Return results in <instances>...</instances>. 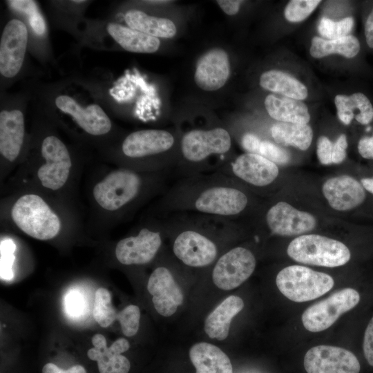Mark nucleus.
I'll use <instances>...</instances> for the list:
<instances>
[{
  "mask_svg": "<svg viewBox=\"0 0 373 373\" xmlns=\"http://www.w3.org/2000/svg\"><path fill=\"white\" fill-rule=\"evenodd\" d=\"M236 180L218 172L182 177L164 197L166 213L189 212L225 220L242 213L249 198Z\"/></svg>",
  "mask_w": 373,
  "mask_h": 373,
  "instance_id": "1",
  "label": "nucleus"
},
{
  "mask_svg": "<svg viewBox=\"0 0 373 373\" xmlns=\"http://www.w3.org/2000/svg\"><path fill=\"white\" fill-rule=\"evenodd\" d=\"M163 222L173 237L174 256L184 265L201 268L212 265L219 254L214 234L229 229L232 220L189 212L167 214Z\"/></svg>",
  "mask_w": 373,
  "mask_h": 373,
  "instance_id": "2",
  "label": "nucleus"
},
{
  "mask_svg": "<svg viewBox=\"0 0 373 373\" xmlns=\"http://www.w3.org/2000/svg\"><path fill=\"white\" fill-rule=\"evenodd\" d=\"M231 147V137L224 128L193 129L180 141V159L176 171L182 177L207 173V161L214 155H222Z\"/></svg>",
  "mask_w": 373,
  "mask_h": 373,
  "instance_id": "3",
  "label": "nucleus"
},
{
  "mask_svg": "<svg viewBox=\"0 0 373 373\" xmlns=\"http://www.w3.org/2000/svg\"><path fill=\"white\" fill-rule=\"evenodd\" d=\"M287 253L298 262L327 267L344 265L351 257L350 249L342 242L317 234L294 238Z\"/></svg>",
  "mask_w": 373,
  "mask_h": 373,
  "instance_id": "4",
  "label": "nucleus"
},
{
  "mask_svg": "<svg viewBox=\"0 0 373 373\" xmlns=\"http://www.w3.org/2000/svg\"><path fill=\"white\" fill-rule=\"evenodd\" d=\"M12 218L21 231L38 240L53 238L60 230L59 218L37 195L19 198L12 207Z\"/></svg>",
  "mask_w": 373,
  "mask_h": 373,
  "instance_id": "5",
  "label": "nucleus"
},
{
  "mask_svg": "<svg viewBox=\"0 0 373 373\" xmlns=\"http://www.w3.org/2000/svg\"><path fill=\"white\" fill-rule=\"evenodd\" d=\"M276 283L286 298L296 303H303L328 292L333 287L334 280L325 273L301 265H291L278 272Z\"/></svg>",
  "mask_w": 373,
  "mask_h": 373,
  "instance_id": "6",
  "label": "nucleus"
},
{
  "mask_svg": "<svg viewBox=\"0 0 373 373\" xmlns=\"http://www.w3.org/2000/svg\"><path fill=\"white\" fill-rule=\"evenodd\" d=\"M143 180L135 171L121 169L108 173L94 187L93 194L103 209L116 211L133 202L140 193Z\"/></svg>",
  "mask_w": 373,
  "mask_h": 373,
  "instance_id": "7",
  "label": "nucleus"
},
{
  "mask_svg": "<svg viewBox=\"0 0 373 373\" xmlns=\"http://www.w3.org/2000/svg\"><path fill=\"white\" fill-rule=\"evenodd\" d=\"M360 301L358 292L353 288L335 291L327 298L309 307L302 314L304 327L312 332L324 331L344 313L352 309Z\"/></svg>",
  "mask_w": 373,
  "mask_h": 373,
  "instance_id": "8",
  "label": "nucleus"
},
{
  "mask_svg": "<svg viewBox=\"0 0 373 373\" xmlns=\"http://www.w3.org/2000/svg\"><path fill=\"white\" fill-rule=\"evenodd\" d=\"M256 266V259L251 250L235 247L216 260L212 269V280L218 288L231 290L246 281Z\"/></svg>",
  "mask_w": 373,
  "mask_h": 373,
  "instance_id": "9",
  "label": "nucleus"
},
{
  "mask_svg": "<svg viewBox=\"0 0 373 373\" xmlns=\"http://www.w3.org/2000/svg\"><path fill=\"white\" fill-rule=\"evenodd\" d=\"M215 172L255 187H265L276 180L279 169L276 164L260 155L245 153L224 162Z\"/></svg>",
  "mask_w": 373,
  "mask_h": 373,
  "instance_id": "10",
  "label": "nucleus"
},
{
  "mask_svg": "<svg viewBox=\"0 0 373 373\" xmlns=\"http://www.w3.org/2000/svg\"><path fill=\"white\" fill-rule=\"evenodd\" d=\"M303 365L307 373H359L361 369L352 352L325 345L309 349L304 356Z\"/></svg>",
  "mask_w": 373,
  "mask_h": 373,
  "instance_id": "11",
  "label": "nucleus"
},
{
  "mask_svg": "<svg viewBox=\"0 0 373 373\" xmlns=\"http://www.w3.org/2000/svg\"><path fill=\"white\" fill-rule=\"evenodd\" d=\"M41 155L46 163L38 169V178L44 187L57 190L65 184L70 173L69 152L59 138L50 135L42 142Z\"/></svg>",
  "mask_w": 373,
  "mask_h": 373,
  "instance_id": "12",
  "label": "nucleus"
},
{
  "mask_svg": "<svg viewBox=\"0 0 373 373\" xmlns=\"http://www.w3.org/2000/svg\"><path fill=\"white\" fill-rule=\"evenodd\" d=\"M162 245V231L144 227L136 236L119 240L115 247V256L122 265H144L155 258Z\"/></svg>",
  "mask_w": 373,
  "mask_h": 373,
  "instance_id": "13",
  "label": "nucleus"
},
{
  "mask_svg": "<svg viewBox=\"0 0 373 373\" xmlns=\"http://www.w3.org/2000/svg\"><path fill=\"white\" fill-rule=\"evenodd\" d=\"M265 220L272 233L282 236L301 235L313 230L316 225L313 215L298 210L283 201L268 209Z\"/></svg>",
  "mask_w": 373,
  "mask_h": 373,
  "instance_id": "14",
  "label": "nucleus"
},
{
  "mask_svg": "<svg viewBox=\"0 0 373 373\" xmlns=\"http://www.w3.org/2000/svg\"><path fill=\"white\" fill-rule=\"evenodd\" d=\"M28 30L18 19H12L6 25L0 42V73L8 78L20 70L27 46Z\"/></svg>",
  "mask_w": 373,
  "mask_h": 373,
  "instance_id": "15",
  "label": "nucleus"
},
{
  "mask_svg": "<svg viewBox=\"0 0 373 373\" xmlns=\"http://www.w3.org/2000/svg\"><path fill=\"white\" fill-rule=\"evenodd\" d=\"M147 289L157 312L164 317L174 314L183 303L182 291L171 270L166 267L155 268L149 276Z\"/></svg>",
  "mask_w": 373,
  "mask_h": 373,
  "instance_id": "16",
  "label": "nucleus"
},
{
  "mask_svg": "<svg viewBox=\"0 0 373 373\" xmlns=\"http://www.w3.org/2000/svg\"><path fill=\"white\" fill-rule=\"evenodd\" d=\"M175 137L169 131L160 129L140 130L131 133L123 141V153L130 158H142L169 152Z\"/></svg>",
  "mask_w": 373,
  "mask_h": 373,
  "instance_id": "17",
  "label": "nucleus"
},
{
  "mask_svg": "<svg viewBox=\"0 0 373 373\" xmlns=\"http://www.w3.org/2000/svg\"><path fill=\"white\" fill-rule=\"evenodd\" d=\"M93 347L87 352L88 357L97 361L99 373H128L131 368L128 359L122 353L130 348L127 339L119 338L109 347L101 334H95L91 339Z\"/></svg>",
  "mask_w": 373,
  "mask_h": 373,
  "instance_id": "18",
  "label": "nucleus"
},
{
  "mask_svg": "<svg viewBox=\"0 0 373 373\" xmlns=\"http://www.w3.org/2000/svg\"><path fill=\"white\" fill-rule=\"evenodd\" d=\"M55 104L60 111L71 115L77 124L90 135H104L111 128L109 117L98 104H92L83 107L66 95L57 97Z\"/></svg>",
  "mask_w": 373,
  "mask_h": 373,
  "instance_id": "19",
  "label": "nucleus"
},
{
  "mask_svg": "<svg viewBox=\"0 0 373 373\" xmlns=\"http://www.w3.org/2000/svg\"><path fill=\"white\" fill-rule=\"evenodd\" d=\"M229 75L230 64L227 53L221 48H213L198 59L194 79L200 88L213 91L222 88Z\"/></svg>",
  "mask_w": 373,
  "mask_h": 373,
  "instance_id": "20",
  "label": "nucleus"
},
{
  "mask_svg": "<svg viewBox=\"0 0 373 373\" xmlns=\"http://www.w3.org/2000/svg\"><path fill=\"white\" fill-rule=\"evenodd\" d=\"M322 191L330 207L341 211L359 206L366 196L361 183L347 175L328 179L323 184Z\"/></svg>",
  "mask_w": 373,
  "mask_h": 373,
  "instance_id": "21",
  "label": "nucleus"
},
{
  "mask_svg": "<svg viewBox=\"0 0 373 373\" xmlns=\"http://www.w3.org/2000/svg\"><path fill=\"white\" fill-rule=\"evenodd\" d=\"M24 119L19 110L0 113V152L10 162L19 154L24 137Z\"/></svg>",
  "mask_w": 373,
  "mask_h": 373,
  "instance_id": "22",
  "label": "nucleus"
},
{
  "mask_svg": "<svg viewBox=\"0 0 373 373\" xmlns=\"http://www.w3.org/2000/svg\"><path fill=\"white\" fill-rule=\"evenodd\" d=\"M334 104L337 116L345 125H350L353 120L362 126H367L373 122V102L363 91L337 95Z\"/></svg>",
  "mask_w": 373,
  "mask_h": 373,
  "instance_id": "23",
  "label": "nucleus"
},
{
  "mask_svg": "<svg viewBox=\"0 0 373 373\" xmlns=\"http://www.w3.org/2000/svg\"><path fill=\"white\" fill-rule=\"evenodd\" d=\"M189 358L195 373H233L229 356L218 347L206 342L194 344Z\"/></svg>",
  "mask_w": 373,
  "mask_h": 373,
  "instance_id": "24",
  "label": "nucleus"
},
{
  "mask_svg": "<svg viewBox=\"0 0 373 373\" xmlns=\"http://www.w3.org/2000/svg\"><path fill=\"white\" fill-rule=\"evenodd\" d=\"M244 307L243 300L238 296H230L219 304L206 318L204 332L211 338L226 339L233 318Z\"/></svg>",
  "mask_w": 373,
  "mask_h": 373,
  "instance_id": "25",
  "label": "nucleus"
},
{
  "mask_svg": "<svg viewBox=\"0 0 373 373\" xmlns=\"http://www.w3.org/2000/svg\"><path fill=\"white\" fill-rule=\"evenodd\" d=\"M269 115L280 122L307 124L310 114L301 100L268 95L264 102Z\"/></svg>",
  "mask_w": 373,
  "mask_h": 373,
  "instance_id": "26",
  "label": "nucleus"
},
{
  "mask_svg": "<svg viewBox=\"0 0 373 373\" xmlns=\"http://www.w3.org/2000/svg\"><path fill=\"white\" fill-rule=\"evenodd\" d=\"M259 83L262 88L285 97L303 101L308 96L305 85L283 70L271 69L264 72Z\"/></svg>",
  "mask_w": 373,
  "mask_h": 373,
  "instance_id": "27",
  "label": "nucleus"
},
{
  "mask_svg": "<svg viewBox=\"0 0 373 373\" xmlns=\"http://www.w3.org/2000/svg\"><path fill=\"white\" fill-rule=\"evenodd\" d=\"M107 30L124 50L129 52L153 53L160 45L158 38L115 23H108Z\"/></svg>",
  "mask_w": 373,
  "mask_h": 373,
  "instance_id": "28",
  "label": "nucleus"
},
{
  "mask_svg": "<svg viewBox=\"0 0 373 373\" xmlns=\"http://www.w3.org/2000/svg\"><path fill=\"white\" fill-rule=\"evenodd\" d=\"M124 19L130 28L156 38H172L177 32L171 20L150 16L139 10H128Z\"/></svg>",
  "mask_w": 373,
  "mask_h": 373,
  "instance_id": "29",
  "label": "nucleus"
},
{
  "mask_svg": "<svg viewBox=\"0 0 373 373\" xmlns=\"http://www.w3.org/2000/svg\"><path fill=\"white\" fill-rule=\"evenodd\" d=\"M361 45L359 39L353 35L336 39H326L314 37L311 41L309 53L314 58L338 54L347 59L356 57L361 52Z\"/></svg>",
  "mask_w": 373,
  "mask_h": 373,
  "instance_id": "30",
  "label": "nucleus"
},
{
  "mask_svg": "<svg viewBox=\"0 0 373 373\" xmlns=\"http://www.w3.org/2000/svg\"><path fill=\"white\" fill-rule=\"evenodd\" d=\"M270 133L276 143L302 151L309 149L313 139V131L308 124L278 122L271 126Z\"/></svg>",
  "mask_w": 373,
  "mask_h": 373,
  "instance_id": "31",
  "label": "nucleus"
},
{
  "mask_svg": "<svg viewBox=\"0 0 373 373\" xmlns=\"http://www.w3.org/2000/svg\"><path fill=\"white\" fill-rule=\"evenodd\" d=\"M93 316L102 327H108L117 319V314L112 305L111 294L104 287L98 288L95 292Z\"/></svg>",
  "mask_w": 373,
  "mask_h": 373,
  "instance_id": "32",
  "label": "nucleus"
},
{
  "mask_svg": "<svg viewBox=\"0 0 373 373\" xmlns=\"http://www.w3.org/2000/svg\"><path fill=\"white\" fill-rule=\"evenodd\" d=\"M354 26V19L347 17L339 21L323 17L318 23V33L326 39H336L351 35Z\"/></svg>",
  "mask_w": 373,
  "mask_h": 373,
  "instance_id": "33",
  "label": "nucleus"
},
{
  "mask_svg": "<svg viewBox=\"0 0 373 373\" xmlns=\"http://www.w3.org/2000/svg\"><path fill=\"white\" fill-rule=\"evenodd\" d=\"M321 3L320 0H291L286 5L284 16L289 22L297 23L308 17Z\"/></svg>",
  "mask_w": 373,
  "mask_h": 373,
  "instance_id": "34",
  "label": "nucleus"
},
{
  "mask_svg": "<svg viewBox=\"0 0 373 373\" xmlns=\"http://www.w3.org/2000/svg\"><path fill=\"white\" fill-rule=\"evenodd\" d=\"M117 319L119 322L123 334L128 337L133 336L137 334L140 327L139 307L135 305L126 306L117 314Z\"/></svg>",
  "mask_w": 373,
  "mask_h": 373,
  "instance_id": "35",
  "label": "nucleus"
},
{
  "mask_svg": "<svg viewBox=\"0 0 373 373\" xmlns=\"http://www.w3.org/2000/svg\"><path fill=\"white\" fill-rule=\"evenodd\" d=\"M256 154L267 158L277 165L286 164L290 160V154L287 150L267 140L261 139L258 146Z\"/></svg>",
  "mask_w": 373,
  "mask_h": 373,
  "instance_id": "36",
  "label": "nucleus"
},
{
  "mask_svg": "<svg viewBox=\"0 0 373 373\" xmlns=\"http://www.w3.org/2000/svg\"><path fill=\"white\" fill-rule=\"evenodd\" d=\"M15 245L11 240L1 242V278L11 280L13 278L12 265L15 260L13 254Z\"/></svg>",
  "mask_w": 373,
  "mask_h": 373,
  "instance_id": "37",
  "label": "nucleus"
},
{
  "mask_svg": "<svg viewBox=\"0 0 373 373\" xmlns=\"http://www.w3.org/2000/svg\"><path fill=\"white\" fill-rule=\"evenodd\" d=\"M84 300L82 295L75 291L68 292L64 298V307L68 315L77 317L84 310Z\"/></svg>",
  "mask_w": 373,
  "mask_h": 373,
  "instance_id": "38",
  "label": "nucleus"
},
{
  "mask_svg": "<svg viewBox=\"0 0 373 373\" xmlns=\"http://www.w3.org/2000/svg\"><path fill=\"white\" fill-rule=\"evenodd\" d=\"M333 143L326 136H321L317 140L316 153L319 162L323 165L332 164Z\"/></svg>",
  "mask_w": 373,
  "mask_h": 373,
  "instance_id": "39",
  "label": "nucleus"
},
{
  "mask_svg": "<svg viewBox=\"0 0 373 373\" xmlns=\"http://www.w3.org/2000/svg\"><path fill=\"white\" fill-rule=\"evenodd\" d=\"M347 146L348 142L346 135H340L335 142L333 143L332 155V164H338L345 160Z\"/></svg>",
  "mask_w": 373,
  "mask_h": 373,
  "instance_id": "40",
  "label": "nucleus"
},
{
  "mask_svg": "<svg viewBox=\"0 0 373 373\" xmlns=\"http://www.w3.org/2000/svg\"><path fill=\"white\" fill-rule=\"evenodd\" d=\"M363 350L368 364L373 367V316L365 331Z\"/></svg>",
  "mask_w": 373,
  "mask_h": 373,
  "instance_id": "41",
  "label": "nucleus"
},
{
  "mask_svg": "<svg viewBox=\"0 0 373 373\" xmlns=\"http://www.w3.org/2000/svg\"><path fill=\"white\" fill-rule=\"evenodd\" d=\"M363 27L366 46L373 51V4L368 7L365 13Z\"/></svg>",
  "mask_w": 373,
  "mask_h": 373,
  "instance_id": "42",
  "label": "nucleus"
},
{
  "mask_svg": "<svg viewBox=\"0 0 373 373\" xmlns=\"http://www.w3.org/2000/svg\"><path fill=\"white\" fill-rule=\"evenodd\" d=\"M357 149L362 157L373 160V129L370 135H363L358 140Z\"/></svg>",
  "mask_w": 373,
  "mask_h": 373,
  "instance_id": "43",
  "label": "nucleus"
},
{
  "mask_svg": "<svg viewBox=\"0 0 373 373\" xmlns=\"http://www.w3.org/2000/svg\"><path fill=\"white\" fill-rule=\"evenodd\" d=\"M8 3L14 9L25 12L28 16L39 11L37 4L34 1L14 0L8 1Z\"/></svg>",
  "mask_w": 373,
  "mask_h": 373,
  "instance_id": "44",
  "label": "nucleus"
},
{
  "mask_svg": "<svg viewBox=\"0 0 373 373\" xmlns=\"http://www.w3.org/2000/svg\"><path fill=\"white\" fill-rule=\"evenodd\" d=\"M41 373H87L80 365H75L66 370H62L54 363H46L42 368Z\"/></svg>",
  "mask_w": 373,
  "mask_h": 373,
  "instance_id": "45",
  "label": "nucleus"
},
{
  "mask_svg": "<svg viewBox=\"0 0 373 373\" xmlns=\"http://www.w3.org/2000/svg\"><path fill=\"white\" fill-rule=\"evenodd\" d=\"M29 23L35 33L43 35L46 31V23L39 11L28 16Z\"/></svg>",
  "mask_w": 373,
  "mask_h": 373,
  "instance_id": "46",
  "label": "nucleus"
},
{
  "mask_svg": "<svg viewBox=\"0 0 373 373\" xmlns=\"http://www.w3.org/2000/svg\"><path fill=\"white\" fill-rule=\"evenodd\" d=\"M216 2L224 13L231 16L238 13L243 1L240 0H219Z\"/></svg>",
  "mask_w": 373,
  "mask_h": 373,
  "instance_id": "47",
  "label": "nucleus"
},
{
  "mask_svg": "<svg viewBox=\"0 0 373 373\" xmlns=\"http://www.w3.org/2000/svg\"><path fill=\"white\" fill-rule=\"evenodd\" d=\"M361 183L366 191L373 194V177L362 178Z\"/></svg>",
  "mask_w": 373,
  "mask_h": 373,
  "instance_id": "48",
  "label": "nucleus"
},
{
  "mask_svg": "<svg viewBox=\"0 0 373 373\" xmlns=\"http://www.w3.org/2000/svg\"><path fill=\"white\" fill-rule=\"evenodd\" d=\"M148 2L156 3H164L169 2V1H149Z\"/></svg>",
  "mask_w": 373,
  "mask_h": 373,
  "instance_id": "49",
  "label": "nucleus"
},
{
  "mask_svg": "<svg viewBox=\"0 0 373 373\" xmlns=\"http://www.w3.org/2000/svg\"><path fill=\"white\" fill-rule=\"evenodd\" d=\"M75 3H82L84 2V1H73Z\"/></svg>",
  "mask_w": 373,
  "mask_h": 373,
  "instance_id": "50",
  "label": "nucleus"
}]
</instances>
